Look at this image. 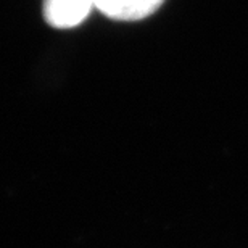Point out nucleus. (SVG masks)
Returning <instances> with one entry per match:
<instances>
[{"label": "nucleus", "mask_w": 248, "mask_h": 248, "mask_svg": "<svg viewBox=\"0 0 248 248\" xmlns=\"http://www.w3.org/2000/svg\"><path fill=\"white\" fill-rule=\"evenodd\" d=\"M95 7V0H46L44 16L52 28L71 29L79 26Z\"/></svg>", "instance_id": "f257e3e1"}, {"label": "nucleus", "mask_w": 248, "mask_h": 248, "mask_svg": "<svg viewBox=\"0 0 248 248\" xmlns=\"http://www.w3.org/2000/svg\"><path fill=\"white\" fill-rule=\"evenodd\" d=\"M165 0H95V7L116 21H140L152 16Z\"/></svg>", "instance_id": "f03ea898"}]
</instances>
